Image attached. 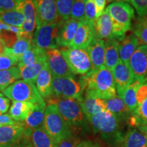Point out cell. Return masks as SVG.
Masks as SVG:
<instances>
[{"mask_svg":"<svg viewBox=\"0 0 147 147\" xmlns=\"http://www.w3.org/2000/svg\"><path fill=\"white\" fill-rule=\"evenodd\" d=\"M79 81L85 93L102 100H108L117 96L115 80L112 70L107 67L91 70L82 76Z\"/></svg>","mask_w":147,"mask_h":147,"instance_id":"6da1fadb","label":"cell"},{"mask_svg":"<svg viewBox=\"0 0 147 147\" xmlns=\"http://www.w3.org/2000/svg\"><path fill=\"white\" fill-rule=\"evenodd\" d=\"M94 131L111 143L120 145L123 136L120 130V121L108 110H103L87 119Z\"/></svg>","mask_w":147,"mask_h":147,"instance_id":"7a4b0ae2","label":"cell"},{"mask_svg":"<svg viewBox=\"0 0 147 147\" xmlns=\"http://www.w3.org/2000/svg\"><path fill=\"white\" fill-rule=\"evenodd\" d=\"M106 11L112 20V36L120 41L131 29V21L135 17L134 8L126 1H119L108 5Z\"/></svg>","mask_w":147,"mask_h":147,"instance_id":"3957f363","label":"cell"},{"mask_svg":"<svg viewBox=\"0 0 147 147\" xmlns=\"http://www.w3.org/2000/svg\"><path fill=\"white\" fill-rule=\"evenodd\" d=\"M47 101L48 104H56L60 115L71 129L85 125V116L82 108V102L73 99L57 98L55 95L47 99Z\"/></svg>","mask_w":147,"mask_h":147,"instance_id":"277c9868","label":"cell"},{"mask_svg":"<svg viewBox=\"0 0 147 147\" xmlns=\"http://www.w3.org/2000/svg\"><path fill=\"white\" fill-rule=\"evenodd\" d=\"M43 127L57 144L72 135L71 129L60 115L55 104H48L46 106Z\"/></svg>","mask_w":147,"mask_h":147,"instance_id":"5b68a950","label":"cell"},{"mask_svg":"<svg viewBox=\"0 0 147 147\" xmlns=\"http://www.w3.org/2000/svg\"><path fill=\"white\" fill-rule=\"evenodd\" d=\"M2 92L7 98L12 101L46 105V102L40 96L34 83L30 81L18 80Z\"/></svg>","mask_w":147,"mask_h":147,"instance_id":"8992f818","label":"cell"},{"mask_svg":"<svg viewBox=\"0 0 147 147\" xmlns=\"http://www.w3.org/2000/svg\"><path fill=\"white\" fill-rule=\"evenodd\" d=\"M52 87L53 94L57 98L73 99L80 102L83 101V87L75 76H53Z\"/></svg>","mask_w":147,"mask_h":147,"instance_id":"52a82bcc","label":"cell"},{"mask_svg":"<svg viewBox=\"0 0 147 147\" xmlns=\"http://www.w3.org/2000/svg\"><path fill=\"white\" fill-rule=\"evenodd\" d=\"M63 21L36 27L34 33L32 44L43 50L57 49V39L59 29Z\"/></svg>","mask_w":147,"mask_h":147,"instance_id":"ba28073f","label":"cell"},{"mask_svg":"<svg viewBox=\"0 0 147 147\" xmlns=\"http://www.w3.org/2000/svg\"><path fill=\"white\" fill-rule=\"evenodd\" d=\"M69 69L74 74H87L92 70V64L87 49L63 48L61 51Z\"/></svg>","mask_w":147,"mask_h":147,"instance_id":"9c48e42d","label":"cell"},{"mask_svg":"<svg viewBox=\"0 0 147 147\" xmlns=\"http://www.w3.org/2000/svg\"><path fill=\"white\" fill-rule=\"evenodd\" d=\"M36 10V27L59 21L57 0H34Z\"/></svg>","mask_w":147,"mask_h":147,"instance_id":"30bf717a","label":"cell"},{"mask_svg":"<svg viewBox=\"0 0 147 147\" xmlns=\"http://www.w3.org/2000/svg\"><path fill=\"white\" fill-rule=\"evenodd\" d=\"M47 64L53 76L63 77L75 76L71 72L68 65L60 50L51 49L45 50Z\"/></svg>","mask_w":147,"mask_h":147,"instance_id":"8fae6325","label":"cell"},{"mask_svg":"<svg viewBox=\"0 0 147 147\" xmlns=\"http://www.w3.org/2000/svg\"><path fill=\"white\" fill-rule=\"evenodd\" d=\"M128 65L134 78L145 81L147 75V45H141L136 49L129 60Z\"/></svg>","mask_w":147,"mask_h":147,"instance_id":"7c38bea8","label":"cell"},{"mask_svg":"<svg viewBox=\"0 0 147 147\" xmlns=\"http://www.w3.org/2000/svg\"><path fill=\"white\" fill-rule=\"evenodd\" d=\"M23 14L25 21L21 27V32L17 38H23L32 42L36 28V10L34 0H23Z\"/></svg>","mask_w":147,"mask_h":147,"instance_id":"4fadbf2b","label":"cell"},{"mask_svg":"<svg viewBox=\"0 0 147 147\" xmlns=\"http://www.w3.org/2000/svg\"><path fill=\"white\" fill-rule=\"evenodd\" d=\"M116 91L119 97L123 96L124 91L133 81L134 77L128 64L125 63L119 59L113 69H112Z\"/></svg>","mask_w":147,"mask_h":147,"instance_id":"5bb4252c","label":"cell"},{"mask_svg":"<svg viewBox=\"0 0 147 147\" xmlns=\"http://www.w3.org/2000/svg\"><path fill=\"white\" fill-rule=\"evenodd\" d=\"M96 37L94 23L86 21H80L70 48L86 49Z\"/></svg>","mask_w":147,"mask_h":147,"instance_id":"9a60e30c","label":"cell"},{"mask_svg":"<svg viewBox=\"0 0 147 147\" xmlns=\"http://www.w3.org/2000/svg\"><path fill=\"white\" fill-rule=\"evenodd\" d=\"M25 131V125L16 122L13 125L0 126V147H13Z\"/></svg>","mask_w":147,"mask_h":147,"instance_id":"2e32d148","label":"cell"},{"mask_svg":"<svg viewBox=\"0 0 147 147\" xmlns=\"http://www.w3.org/2000/svg\"><path fill=\"white\" fill-rule=\"evenodd\" d=\"M86 49L91 61L92 70L100 69L105 66V45L104 40L95 37Z\"/></svg>","mask_w":147,"mask_h":147,"instance_id":"e0dca14e","label":"cell"},{"mask_svg":"<svg viewBox=\"0 0 147 147\" xmlns=\"http://www.w3.org/2000/svg\"><path fill=\"white\" fill-rule=\"evenodd\" d=\"M52 80L53 75L48 67L47 64H46L38 74L35 82V86L40 96L43 99L47 100L54 95L52 87Z\"/></svg>","mask_w":147,"mask_h":147,"instance_id":"ac0fdd59","label":"cell"},{"mask_svg":"<svg viewBox=\"0 0 147 147\" xmlns=\"http://www.w3.org/2000/svg\"><path fill=\"white\" fill-rule=\"evenodd\" d=\"M80 21L69 18L62 23L59 32L57 44L59 47L67 48L70 47L74 37L76 34Z\"/></svg>","mask_w":147,"mask_h":147,"instance_id":"d6986e66","label":"cell"},{"mask_svg":"<svg viewBox=\"0 0 147 147\" xmlns=\"http://www.w3.org/2000/svg\"><path fill=\"white\" fill-rule=\"evenodd\" d=\"M120 145L121 147H146L147 132L129 127Z\"/></svg>","mask_w":147,"mask_h":147,"instance_id":"ffe728a7","label":"cell"},{"mask_svg":"<svg viewBox=\"0 0 147 147\" xmlns=\"http://www.w3.org/2000/svg\"><path fill=\"white\" fill-rule=\"evenodd\" d=\"M0 21L10 26L21 27L25 21L23 0H17L15 8L10 11H0Z\"/></svg>","mask_w":147,"mask_h":147,"instance_id":"44dd1931","label":"cell"},{"mask_svg":"<svg viewBox=\"0 0 147 147\" xmlns=\"http://www.w3.org/2000/svg\"><path fill=\"white\" fill-rule=\"evenodd\" d=\"M24 134L31 137L33 147H57L59 145L47 134L44 127L34 129L25 128Z\"/></svg>","mask_w":147,"mask_h":147,"instance_id":"7402d4cb","label":"cell"},{"mask_svg":"<svg viewBox=\"0 0 147 147\" xmlns=\"http://www.w3.org/2000/svg\"><path fill=\"white\" fill-rule=\"evenodd\" d=\"M106 109L115 115L119 120L127 119L132 115L133 113L127 107L122 98L115 96L108 100H104Z\"/></svg>","mask_w":147,"mask_h":147,"instance_id":"603a6c76","label":"cell"},{"mask_svg":"<svg viewBox=\"0 0 147 147\" xmlns=\"http://www.w3.org/2000/svg\"><path fill=\"white\" fill-rule=\"evenodd\" d=\"M140 42L134 34L125 36L119 41V55L120 59L128 64L129 60L136 49L140 46Z\"/></svg>","mask_w":147,"mask_h":147,"instance_id":"cb8c5ba5","label":"cell"},{"mask_svg":"<svg viewBox=\"0 0 147 147\" xmlns=\"http://www.w3.org/2000/svg\"><path fill=\"white\" fill-rule=\"evenodd\" d=\"M94 29L96 37L104 41L112 37V30H113L112 20L106 10L95 19L94 22Z\"/></svg>","mask_w":147,"mask_h":147,"instance_id":"d4e9b609","label":"cell"},{"mask_svg":"<svg viewBox=\"0 0 147 147\" xmlns=\"http://www.w3.org/2000/svg\"><path fill=\"white\" fill-rule=\"evenodd\" d=\"M105 45V67L112 70L119 61V40L112 36L104 41Z\"/></svg>","mask_w":147,"mask_h":147,"instance_id":"484cf974","label":"cell"},{"mask_svg":"<svg viewBox=\"0 0 147 147\" xmlns=\"http://www.w3.org/2000/svg\"><path fill=\"white\" fill-rule=\"evenodd\" d=\"M36 105L29 102L12 101L8 115L16 122H23L34 109Z\"/></svg>","mask_w":147,"mask_h":147,"instance_id":"4316f807","label":"cell"},{"mask_svg":"<svg viewBox=\"0 0 147 147\" xmlns=\"http://www.w3.org/2000/svg\"><path fill=\"white\" fill-rule=\"evenodd\" d=\"M81 106L84 116L87 119L99 112L106 110L104 100L87 93H85V97L83 98Z\"/></svg>","mask_w":147,"mask_h":147,"instance_id":"83f0119b","label":"cell"},{"mask_svg":"<svg viewBox=\"0 0 147 147\" xmlns=\"http://www.w3.org/2000/svg\"><path fill=\"white\" fill-rule=\"evenodd\" d=\"M46 106L47 105L36 104L34 109L24 121L23 123L25 125V129H34L43 127Z\"/></svg>","mask_w":147,"mask_h":147,"instance_id":"f1b7e54d","label":"cell"},{"mask_svg":"<svg viewBox=\"0 0 147 147\" xmlns=\"http://www.w3.org/2000/svg\"><path fill=\"white\" fill-rule=\"evenodd\" d=\"M144 82L145 81L139 80V79L134 78L133 81L125 89L123 94V96L121 97L127 107L133 113H135L138 108L136 93L137 89H138L142 83H144Z\"/></svg>","mask_w":147,"mask_h":147,"instance_id":"f546056e","label":"cell"},{"mask_svg":"<svg viewBox=\"0 0 147 147\" xmlns=\"http://www.w3.org/2000/svg\"><path fill=\"white\" fill-rule=\"evenodd\" d=\"M41 61H47L45 50L32 45V48L20 57L18 67L32 65Z\"/></svg>","mask_w":147,"mask_h":147,"instance_id":"4dcf8cb0","label":"cell"},{"mask_svg":"<svg viewBox=\"0 0 147 147\" xmlns=\"http://www.w3.org/2000/svg\"><path fill=\"white\" fill-rule=\"evenodd\" d=\"M46 64H47V61H41L32 65L19 66V67L17 66L20 71L21 78L35 83L38 74Z\"/></svg>","mask_w":147,"mask_h":147,"instance_id":"1f68e13d","label":"cell"},{"mask_svg":"<svg viewBox=\"0 0 147 147\" xmlns=\"http://www.w3.org/2000/svg\"><path fill=\"white\" fill-rule=\"evenodd\" d=\"M20 78V71L16 66L8 69L0 70V91H3Z\"/></svg>","mask_w":147,"mask_h":147,"instance_id":"d6a6232c","label":"cell"},{"mask_svg":"<svg viewBox=\"0 0 147 147\" xmlns=\"http://www.w3.org/2000/svg\"><path fill=\"white\" fill-rule=\"evenodd\" d=\"M32 47V42L29 41V40L25 39V38H18L16 42L14 43L13 47L10 48V49L6 48L4 53H6V54L14 57V58H16L19 61L20 57L26 51L29 50Z\"/></svg>","mask_w":147,"mask_h":147,"instance_id":"836d02e7","label":"cell"},{"mask_svg":"<svg viewBox=\"0 0 147 147\" xmlns=\"http://www.w3.org/2000/svg\"><path fill=\"white\" fill-rule=\"evenodd\" d=\"M134 34L135 36L142 42L144 45H147V16H138L133 26Z\"/></svg>","mask_w":147,"mask_h":147,"instance_id":"e575fe53","label":"cell"},{"mask_svg":"<svg viewBox=\"0 0 147 147\" xmlns=\"http://www.w3.org/2000/svg\"><path fill=\"white\" fill-rule=\"evenodd\" d=\"M85 0H73L70 18L78 21H84Z\"/></svg>","mask_w":147,"mask_h":147,"instance_id":"d590c367","label":"cell"},{"mask_svg":"<svg viewBox=\"0 0 147 147\" xmlns=\"http://www.w3.org/2000/svg\"><path fill=\"white\" fill-rule=\"evenodd\" d=\"M73 0H57V8L59 18L66 21L70 18V12Z\"/></svg>","mask_w":147,"mask_h":147,"instance_id":"8d00e7d4","label":"cell"},{"mask_svg":"<svg viewBox=\"0 0 147 147\" xmlns=\"http://www.w3.org/2000/svg\"><path fill=\"white\" fill-rule=\"evenodd\" d=\"M96 6L93 0H85L84 21L94 23L96 19Z\"/></svg>","mask_w":147,"mask_h":147,"instance_id":"74e56055","label":"cell"},{"mask_svg":"<svg viewBox=\"0 0 147 147\" xmlns=\"http://www.w3.org/2000/svg\"><path fill=\"white\" fill-rule=\"evenodd\" d=\"M18 61L11 55L4 53L0 55V70L8 69L18 65Z\"/></svg>","mask_w":147,"mask_h":147,"instance_id":"f35d334b","label":"cell"},{"mask_svg":"<svg viewBox=\"0 0 147 147\" xmlns=\"http://www.w3.org/2000/svg\"><path fill=\"white\" fill-rule=\"evenodd\" d=\"M0 39L3 42L6 48L10 49L13 47L18 38L17 35L14 33L8 32V31H2L0 32Z\"/></svg>","mask_w":147,"mask_h":147,"instance_id":"ab89813d","label":"cell"},{"mask_svg":"<svg viewBox=\"0 0 147 147\" xmlns=\"http://www.w3.org/2000/svg\"><path fill=\"white\" fill-rule=\"evenodd\" d=\"M128 2L132 5L138 16H146L147 0H129Z\"/></svg>","mask_w":147,"mask_h":147,"instance_id":"60d3db41","label":"cell"},{"mask_svg":"<svg viewBox=\"0 0 147 147\" xmlns=\"http://www.w3.org/2000/svg\"><path fill=\"white\" fill-rule=\"evenodd\" d=\"M140 119L147 123V98L138 106L136 112L134 113Z\"/></svg>","mask_w":147,"mask_h":147,"instance_id":"b9f144b4","label":"cell"},{"mask_svg":"<svg viewBox=\"0 0 147 147\" xmlns=\"http://www.w3.org/2000/svg\"><path fill=\"white\" fill-rule=\"evenodd\" d=\"M136 97L138 106L142 103L144 100L147 98V82H144L137 89L136 93Z\"/></svg>","mask_w":147,"mask_h":147,"instance_id":"7bdbcfd3","label":"cell"},{"mask_svg":"<svg viewBox=\"0 0 147 147\" xmlns=\"http://www.w3.org/2000/svg\"><path fill=\"white\" fill-rule=\"evenodd\" d=\"M17 0H0V11H10L15 8Z\"/></svg>","mask_w":147,"mask_h":147,"instance_id":"ee69618b","label":"cell"},{"mask_svg":"<svg viewBox=\"0 0 147 147\" xmlns=\"http://www.w3.org/2000/svg\"><path fill=\"white\" fill-rule=\"evenodd\" d=\"M79 142H80V141H79L78 138L71 135V136L61 141L57 147H76Z\"/></svg>","mask_w":147,"mask_h":147,"instance_id":"f6af8a7d","label":"cell"},{"mask_svg":"<svg viewBox=\"0 0 147 147\" xmlns=\"http://www.w3.org/2000/svg\"><path fill=\"white\" fill-rule=\"evenodd\" d=\"M10 106V101L7 97L0 96V115H4L8 112Z\"/></svg>","mask_w":147,"mask_h":147,"instance_id":"bcb514c9","label":"cell"},{"mask_svg":"<svg viewBox=\"0 0 147 147\" xmlns=\"http://www.w3.org/2000/svg\"><path fill=\"white\" fill-rule=\"evenodd\" d=\"M93 1H94L95 6H96V16L97 18L104 12L107 0H93ZM111 1L112 0H108V2Z\"/></svg>","mask_w":147,"mask_h":147,"instance_id":"7dc6e473","label":"cell"},{"mask_svg":"<svg viewBox=\"0 0 147 147\" xmlns=\"http://www.w3.org/2000/svg\"><path fill=\"white\" fill-rule=\"evenodd\" d=\"M16 121H14L8 114L0 115V126L9 125L16 123Z\"/></svg>","mask_w":147,"mask_h":147,"instance_id":"c3c4849f","label":"cell"},{"mask_svg":"<svg viewBox=\"0 0 147 147\" xmlns=\"http://www.w3.org/2000/svg\"><path fill=\"white\" fill-rule=\"evenodd\" d=\"M76 147H98L95 146L91 142L89 141H83V142H80L77 145Z\"/></svg>","mask_w":147,"mask_h":147,"instance_id":"681fc988","label":"cell"},{"mask_svg":"<svg viewBox=\"0 0 147 147\" xmlns=\"http://www.w3.org/2000/svg\"><path fill=\"white\" fill-rule=\"evenodd\" d=\"M5 49H6V47H5V44L0 39V55L4 54Z\"/></svg>","mask_w":147,"mask_h":147,"instance_id":"f907efd6","label":"cell"},{"mask_svg":"<svg viewBox=\"0 0 147 147\" xmlns=\"http://www.w3.org/2000/svg\"><path fill=\"white\" fill-rule=\"evenodd\" d=\"M8 29H9V25L3 23V22L0 21V32H2V31H8Z\"/></svg>","mask_w":147,"mask_h":147,"instance_id":"816d5d0a","label":"cell"},{"mask_svg":"<svg viewBox=\"0 0 147 147\" xmlns=\"http://www.w3.org/2000/svg\"><path fill=\"white\" fill-rule=\"evenodd\" d=\"M114 1H126V2H128L129 0H114Z\"/></svg>","mask_w":147,"mask_h":147,"instance_id":"f5cc1de1","label":"cell"},{"mask_svg":"<svg viewBox=\"0 0 147 147\" xmlns=\"http://www.w3.org/2000/svg\"><path fill=\"white\" fill-rule=\"evenodd\" d=\"M24 147H33V146L31 144H27V146H25Z\"/></svg>","mask_w":147,"mask_h":147,"instance_id":"db71d44e","label":"cell"},{"mask_svg":"<svg viewBox=\"0 0 147 147\" xmlns=\"http://www.w3.org/2000/svg\"><path fill=\"white\" fill-rule=\"evenodd\" d=\"M145 82H147V75H146V78H145Z\"/></svg>","mask_w":147,"mask_h":147,"instance_id":"11a10c76","label":"cell"},{"mask_svg":"<svg viewBox=\"0 0 147 147\" xmlns=\"http://www.w3.org/2000/svg\"><path fill=\"white\" fill-rule=\"evenodd\" d=\"M0 96H2V94L1 93H0Z\"/></svg>","mask_w":147,"mask_h":147,"instance_id":"9f6ffc18","label":"cell"},{"mask_svg":"<svg viewBox=\"0 0 147 147\" xmlns=\"http://www.w3.org/2000/svg\"><path fill=\"white\" fill-rule=\"evenodd\" d=\"M146 16H147V14H146Z\"/></svg>","mask_w":147,"mask_h":147,"instance_id":"6f0895ef","label":"cell"},{"mask_svg":"<svg viewBox=\"0 0 147 147\" xmlns=\"http://www.w3.org/2000/svg\"><path fill=\"white\" fill-rule=\"evenodd\" d=\"M146 147H147V146H146Z\"/></svg>","mask_w":147,"mask_h":147,"instance_id":"680465c9","label":"cell"}]
</instances>
